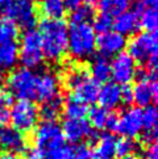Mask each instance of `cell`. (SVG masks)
I'll return each mask as SVG.
<instances>
[{
  "label": "cell",
  "mask_w": 158,
  "mask_h": 159,
  "mask_svg": "<svg viewBox=\"0 0 158 159\" xmlns=\"http://www.w3.org/2000/svg\"><path fill=\"white\" fill-rule=\"evenodd\" d=\"M95 17V11L87 4H82L71 12V24H88L90 20Z\"/></svg>",
  "instance_id": "29"
},
{
  "label": "cell",
  "mask_w": 158,
  "mask_h": 159,
  "mask_svg": "<svg viewBox=\"0 0 158 159\" xmlns=\"http://www.w3.org/2000/svg\"><path fill=\"white\" fill-rule=\"evenodd\" d=\"M13 103V96L8 89H5L3 87H0V108H7L9 105H12Z\"/></svg>",
  "instance_id": "34"
},
{
  "label": "cell",
  "mask_w": 158,
  "mask_h": 159,
  "mask_svg": "<svg viewBox=\"0 0 158 159\" xmlns=\"http://www.w3.org/2000/svg\"><path fill=\"white\" fill-rule=\"evenodd\" d=\"M108 115H109V112L104 109V108H101L99 105L94 107L88 111V118H90L88 124L91 125V128H95V129H99V130L105 129Z\"/></svg>",
  "instance_id": "28"
},
{
  "label": "cell",
  "mask_w": 158,
  "mask_h": 159,
  "mask_svg": "<svg viewBox=\"0 0 158 159\" xmlns=\"http://www.w3.org/2000/svg\"><path fill=\"white\" fill-rule=\"evenodd\" d=\"M116 141V137L111 133L98 137L91 150V159H115Z\"/></svg>",
  "instance_id": "18"
},
{
  "label": "cell",
  "mask_w": 158,
  "mask_h": 159,
  "mask_svg": "<svg viewBox=\"0 0 158 159\" xmlns=\"http://www.w3.org/2000/svg\"><path fill=\"white\" fill-rule=\"evenodd\" d=\"M137 151V143L132 138L121 137L116 141V155L118 157H128L133 155Z\"/></svg>",
  "instance_id": "32"
},
{
  "label": "cell",
  "mask_w": 158,
  "mask_h": 159,
  "mask_svg": "<svg viewBox=\"0 0 158 159\" xmlns=\"http://www.w3.org/2000/svg\"><path fill=\"white\" fill-rule=\"evenodd\" d=\"M83 0H63V4L66 8H69L71 11H74L75 8H78L79 5H82Z\"/></svg>",
  "instance_id": "40"
},
{
  "label": "cell",
  "mask_w": 158,
  "mask_h": 159,
  "mask_svg": "<svg viewBox=\"0 0 158 159\" xmlns=\"http://www.w3.org/2000/svg\"><path fill=\"white\" fill-rule=\"evenodd\" d=\"M67 50L77 59L92 55L96 48V33L90 24H71L67 30Z\"/></svg>",
  "instance_id": "3"
},
{
  "label": "cell",
  "mask_w": 158,
  "mask_h": 159,
  "mask_svg": "<svg viewBox=\"0 0 158 159\" xmlns=\"http://www.w3.org/2000/svg\"><path fill=\"white\" fill-rule=\"evenodd\" d=\"M19 61V45L16 41L0 43V71L13 69Z\"/></svg>",
  "instance_id": "21"
},
{
  "label": "cell",
  "mask_w": 158,
  "mask_h": 159,
  "mask_svg": "<svg viewBox=\"0 0 158 159\" xmlns=\"http://www.w3.org/2000/svg\"><path fill=\"white\" fill-rule=\"evenodd\" d=\"M44 159H91V149L86 143L62 145L58 149L45 152Z\"/></svg>",
  "instance_id": "16"
},
{
  "label": "cell",
  "mask_w": 158,
  "mask_h": 159,
  "mask_svg": "<svg viewBox=\"0 0 158 159\" xmlns=\"http://www.w3.org/2000/svg\"><path fill=\"white\" fill-rule=\"evenodd\" d=\"M112 26L115 28V32H117L118 34H121L124 37L133 34L140 28L138 16L134 13L133 11H127V12L116 16Z\"/></svg>",
  "instance_id": "20"
},
{
  "label": "cell",
  "mask_w": 158,
  "mask_h": 159,
  "mask_svg": "<svg viewBox=\"0 0 158 159\" xmlns=\"http://www.w3.org/2000/svg\"><path fill=\"white\" fill-rule=\"evenodd\" d=\"M132 5V0H101L99 7L101 13L112 16H118L124 12H127L129 7Z\"/></svg>",
  "instance_id": "25"
},
{
  "label": "cell",
  "mask_w": 158,
  "mask_h": 159,
  "mask_svg": "<svg viewBox=\"0 0 158 159\" xmlns=\"http://www.w3.org/2000/svg\"><path fill=\"white\" fill-rule=\"evenodd\" d=\"M26 138L19 130L7 125L0 128V151L19 155L26 150Z\"/></svg>",
  "instance_id": "13"
},
{
  "label": "cell",
  "mask_w": 158,
  "mask_h": 159,
  "mask_svg": "<svg viewBox=\"0 0 158 159\" xmlns=\"http://www.w3.org/2000/svg\"><path fill=\"white\" fill-rule=\"evenodd\" d=\"M144 157H145V159H158V147H157V143H151V145L145 146Z\"/></svg>",
  "instance_id": "37"
},
{
  "label": "cell",
  "mask_w": 158,
  "mask_h": 159,
  "mask_svg": "<svg viewBox=\"0 0 158 159\" xmlns=\"http://www.w3.org/2000/svg\"><path fill=\"white\" fill-rule=\"evenodd\" d=\"M116 132L125 138H134L142 132V109L129 107L117 118Z\"/></svg>",
  "instance_id": "10"
},
{
  "label": "cell",
  "mask_w": 158,
  "mask_h": 159,
  "mask_svg": "<svg viewBox=\"0 0 158 159\" xmlns=\"http://www.w3.org/2000/svg\"><path fill=\"white\" fill-rule=\"evenodd\" d=\"M0 159H20V157L17 154H13V152L0 151Z\"/></svg>",
  "instance_id": "41"
},
{
  "label": "cell",
  "mask_w": 158,
  "mask_h": 159,
  "mask_svg": "<svg viewBox=\"0 0 158 159\" xmlns=\"http://www.w3.org/2000/svg\"><path fill=\"white\" fill-rule=\"evenodd\" d=\"M117 118H118V116L116 115V113L109 112V115H108V120H107V124H105V129H107V130H111V132H116Z\"/></svg>",
  "instance_id": "38"
},
{
  "label": "cell",
  "mask_w": 158,
  "mask_h": 159,
  "mask_svg": "<svg viewBox=\"0 0 158 159\" xmlns=\"http://www.w3.org/2000/svg\"><path fill=\"white\" fill-rule=\"evenodd\" d=\"M99 107L107 111H112L121 104V87L114 82H107L103 87H100L98 95Z\"/></svg>",
  "instance_id": "17"
},
{
  "label": "cell",
  "mask_w": 158,
  "mask_h": 159,
  "mask_svg": "<svg viewBox=\"0 0 158 159\" xmlns=\"http://www.w3.org/2000/svg\"><path fill=\"white\" fill-rule=\"evenodd\" d=\"M7 86L12 96L19 98V100L33 101L36 100L37 74L25 67L16 69L8 75Z\"/></svg>",
  "instance_id": "4"
},
{
  "label": "cell",
  "mask_w": 158,
  "mask_h": 159,
  "mask_svg": "<svg viewBox=\"0 0 158 159\" xmlns=\"http://www.w3.org/2000/svg\"><path fill=\"white\" fill-rule=\"evenodd\" d=\"M25 154V159H44V152L37 149L36 146L33 147H26V150L24 151Z\"/></svg>",
  "instance_id": "35"
},
{
  "label": "cell",
  "mask_w": 158,
  "mask_h": 159,
  "mask_svg": "<svg viewBox=\"0 0 158 159\" xmlns=\"http://www.w3.org/2000/svg\"><path fill=\"white\" fill-rule=\"evenodd\" d=\"M137 75V67L128 53L117 54L111 62V76L114 78V83L127 86Z\"/></svg>",
  "instance_id": "11"
},
{
  "label": "cell",
  "mask_w": 158,
  "mask_h": 159,
  "mask_svg": "<svg viewBox=\"0 0 158 159\" xmlns=\"http://www.w3.org/2000/svg\"><path fill=\"white\" fill-rule=\"evenodd\" d=\"M0 15L25 30L33 29L37 22L35 0H0Z\"/></svg>",
  "instance_id": "2"
},
{
  "label": "cell",
  "mask_w": 158,
  "mask_h": 159,
  "mask_svg": "<svg viewBox=\"0 0 158 159\" xmlns=\"http://www.w3.org/2000/svg\"><path fill=\"white\" fill-rule=\"evenodd\" d=\"M140 26H142L146 33H154L158 26L157 8H145L138 15Z\"/></svg>",
  "instance_id": "27"
},
{
  "label": "cell",
  "mask_w": 158,
  "mask_h": 159,
  "mask_svg": "<svg viewBox=\"0 0 158 159\" xmlns=\"http://www.w3.org/2000/svg\"><path fill=\"white\" fill-rule=\"evenodd\" d=\"M9 120L12 128L20 133H29L36 128L38 121V108L29 100H19L9 111Z\"/></svg>",
  "instance_id": "6"
},
{
  "label": "cell",
  "mask_w": 158,
  "mask_h": 159,
  "mask_svg": "<svg viewBox=\"0 0 158 159\" xmlns=\"http://www.w3.org/2000/svg\"><path fill=\"white\" fill-rule=\"evenodd\" d=\"M96 46L99 49L100 54L108 58L112 55H117L123 53V50L127 46V38L118 34L115 30H108L96 38Z\"/></svg>",
  "instance_id": "15"
},
{
  "label": "cell",
  "mask_w": 158,
  "mask_h": 159,
  "mask_svg": "<svg viewBox=\"0 0 158 159\" xmlns=\"http://www.w3.org/2000/svg\"><path fill=\"white\" fill-rule=\"evenodd\" d=\"M61 129L65 139L72 142V143H81L82 139L94 138V135H96L86 118H79V120L66 118Z\"/></svg>",
  "instance_id": "12"
},
{
  "label": "cell",
  "mask_w": 158,
  "mask_h": 159,
  "mask_svg": "<svg viewBox=\"0 0 158 159\" xmlns=\"http://www.w3.org/2000/svg\"><path fill=\"white\" fill-rule=\"evenodd\" d=\"M19 36V28L15 22L7 19L0 20V43L7 41H15V38Z\"/></svg>",
  "instance_id": "30"
},
{
  "label": "cell",
  "mask_w": 158,
  "mask_h": 159,
  "mask_svg": "<svg viewBox=\"0 0 158 159\" xmlns=\"http://www.w3.org/2000/svg\"><path fill=\"white\" fill-rule=\"evenodd\" d=\"M2 80H3V74H2V71H0V83H2Z\"/></svg>",
  "instance_id": "45"
},
{
  "label": "cell",
  "mask_w": 158,
  "mask_h": 159,
  "mask_svg": "<svg viewBox=\"0 0 158 159\" xmlns=\"http://www.w3.org/2000/svg\"><path fill=\"white\" fill-rule=\"evenodd\" d=\"M67 24L62 19H44L40 22L38 33L41 36L44 58L57 62L67 53Z\"/></svg>",
  "instance_id": "1"
},
{
  "label": "cell",
  "mask_w": 158,
  "mask_h": 159,
  "mask_svg": "<svg viewBox=\"0 0 158 159\" xmlns=\"http://www.w3.org/2000/svg\"><path fill=\"white\" fill-rule=\"evenodd\" d=\"M100 86L99 83H96L94 79L90 76L87 79H84L82 83H79L78 86L71 91V95L75 100L81 101L83 104H94L98 100Z\"/></svg>",
  "instance_id": "19"
},
{
  "label": "cell",
  "mask_w": 158,
  "mask_h": 159,
  "mask_svg": "<svg viewBox=\"0 0 158 159\" xmlns=\"http://www.w3.org/2000/svg\"><path fill=\"white\" fill-rule=\"evenodd\" d=\"M133 101L137 108L149 107L157 100V79L156 72L144 70L138 74V79L132 87Z\"/></svg>",
  "instance_id": "9"
},
{
  "label": "cell",
  "mask_w": 158,
  "mask_h": 159,
  "mask_svg": "<svg viewBox=\"0 0 158 159\" xmlns=\"http://www.w3.org/2000/svg\"><path fill=\"white\" fill-rule=\"evenodd\" d=\"M133 101V95H132V87L127 84V86L121 87V103L131 104Z\"/></svg>",
  "instance_id": "36"
},
{
  "label": "cell",
  "mask_w": 158,
  "mask_h": 159,
  "mask_svg": "<svg viewBox=\"0 0 158 159\" xmlns=\"http://www.w3.org/2000/svg\"><path fill=\"white\" fill-rule=\"evenodd\" d=\"M101 0H86L87 5H90V7H94V5H99Z\"/></svg>",
  "instance_id": "43"
},
{
  "label": "cell",
  "mask_w": 158,
  "mask_h": 159,
  "mask_svg": "<svg viewBox=\"0 0 158 159\" xmlns=\"http://www.w3.org/2000/svg\"><path fill=\"white\" fill-rule=\"evenodd\" d=\"M19 61L25 69L33 70L44 61L41 36L36 29H28L21 34L19 46Z\"/></svg>",
  "instance_id": "5"
},
{
  "label": "cell",
  "mask_w": 158,
  "mask_h": 159,
  "mask_svg": "<svg viewBox=\"0 0 158 159\" xmlns=\"http://www.w3.org/2000/svg\"><path fill=\"white\" fill-rule=\"evenodd\" d=\"M63 113L66 118H71V120H79V118H84L88 113V108L86 104L81 103V101L75 100L72 96H69L66 99V101H63Z\"/></svg>",
  "instance_id": "24"
},
{
  "label": "cell",
  "mask_w": 158,
  "mask_h": 159,
  "mask_svg": "<svg viewBox=\"0 0 158 159\" xmlns=\"http://www.w3.org/2000/svg\"><path fill=\"white\" fill-rule=\"evenodd\" d=\"M128 55L138 63L146 65L151 57L157 55V34L154 33H138L127 42Z\"/></svg>",
  "instance_id": "8"
},
{
  "label": "cell",
  "mask_w": 158,
  "mask_h": 159,
  "mask_svg": "<svg viewBox=\"0 0 158 159\" xmlns=\"http://www.w3.org/2000/svg\"><path fill=\"white\" fill-rule=\"evenodd\" d=\"M62 107H63V99L61 96H57V98L49 101H45L38 111V117H41L44 121L48 122L55 121V118L58 117L59 112L62 111Z\"/></svg>",
  "instance_id": "23"
},
{
  "label": "cell",
  "mask_w": 158,
  "mask_h": 159,
  "mask_svg": "<svg viewBox=\"0 0 158 159\" xmlns=\"http://www.w3.org/2000/svg\"><path fill=\"white\" fill-rule=\"evenodd\" d=\"M59 96V79L53 72H41L37 74V88H36V100L45 103Z\"/></svg>",
  "instance_id": "14"
},
{
  "label": "cell",
  "mask_w": 158,
  "mask_h": 159,
  "mask_svg": "<svg viewBox=\"0 0 158 159\" xmlns=\"http://www.w3.org/2000/svg\"><path fill=\"white\" fill-rule=\"evenodd\" d=\"M112 24H114V20H112V17L109 15H105V13H100L94 19V30L95 33L99 32L100 34L101 33H105V32H108L111 30V26Z\"/></svg>",
  "instance_id": "33"
},
{
  "label": "cell",
  "mask_w": 158,
  "mask_h": 159,
  "mask_svg": "<svg viewBox=\"0 0 158 159\" xmlns=\"http://www.w3.org/2000/svg\"><path fill=\"white\" fill-rule=\"evenodd\" d=\"M90 72L96 83H107L111 78V62L103 55H98L91 61Z\"/></svg>",
  "instance_id": "22"
},
{
  "label": "cell",
  "mask_w": 158,
  "mask_h": 159,
  "mask_svg": "<svg viewBox=\"0 0 158 159\" xmlns=\"http://www.w3.org/2000/svg\"><path fill=\"white\" fill-rule=\"evenodd\" d=\"M41 11L46 16V19H62V16L66 12V7L63 0H42Z\"/></svg>",
  "instance_id": "26"
},
{
  "label": "cell",
  "mask_w": 158,
  "mask_h": 159,
  "mask_svg": "<svg viewBox=\"0 0 158 159\" xmlns=\"http://www.w3.org/2000/svg\"><path fill=\"white\" fill-rule=\"evenodd\" d=\"M9 121V111L7 108H0V128Z\"/></svg>",
  "instance_id": "39"
},
{
  "label": "cell",
  "mask_w": 158,
  "mask_h": 159,
  "mask_svg": "<svg viewBox=\"0 0 158 159\" xmlns=\"http://www.w3.org/2000/svg\"><path fill=\"white\" fill-rule=\"evenodd\" d=\"M35 146L44 154L65 145V137L62 129L55 121H42L36 128L35 132Z\"/></svg>",
  "instance_id": "7"
},
{
  "label": "cell",
  "mask_w": 158,
  "mask_h": 159,
  "mask_svg": "<svg viewBox=\"0 0 158 159\" xmlns=\"http://www.w3.org/2000/svg\"><path fill=\"white\" fill-rule=\"evenodd\" d=\"M158 113L154 105H149L142 111V132H151L157 130ZM141 132V133H142Z\"/></svg>",
  "instance_id": "31"
},
{
  "label": "cell",
  "mask_w": 158,
  "mask_h": 159,
  "mask_svg": "<svg viewBox=\"0 0 158 159\" xmlns=\"http://www.w3.org/2000/svg\"><path fill=\"white\" fill-rule=\"evenodd\" d=\"M146 8H157V0H144Z\"/></svg>",
  "instance_id": "42"
},
{
  "label": "cell",
  "mask_w": 158,
  "mask_h": 159,
  "mask_svg": "<svg viewBox=\"0 0 158 159\" xmlns=\"http://www.w3.org/2000/svg\"><path fill=\"white\" fill-rule=\"evenodd\" d=\"M117 159H137L134 155H128V157H118Z\"/></svg>",
  "instance_id": "44"
}]
</instances>
